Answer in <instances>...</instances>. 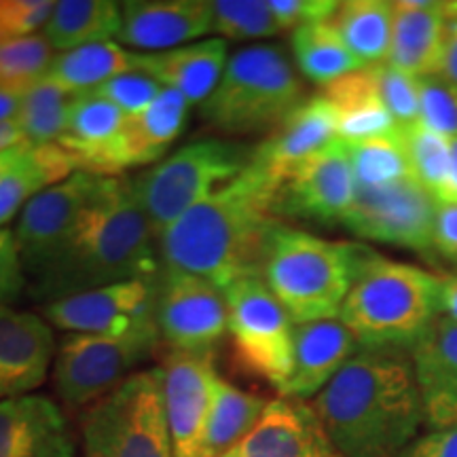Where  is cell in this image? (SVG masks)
I'll return each instance as SVG.
<instances>
[{"label": "cell", "instance_id": "cell-51", "mask_svg": "<svg viewBox=\"0 0 457 457\" xmlns=\"http://www.w3.org/2000/svg\"><path fill=\"white\" fill-rule=\"evenodd\" d=\"M28 145L24 131H21L17 121H4L0 123V153L9 151V148Z\"/></svg>", "mask_w": 457, "mask_h": 457}, {"label": "cell", "instance_id": "cell-14", "mask_svg": "<svg viewBox=\"0 0 457 457\" xmlns=\"http://www.w3.org/2000/svg\"><path fill=\"white\" fill-rule=\"evenodd\" d=\"M356 188L345 142L335 140L279 182L273 214L318 225H343L356 199Z\"/></svg>", "mask_w": 457, "mask_h": 457}, {"label": "cell", "instance_id": "cell-29", "mask_svg": "<svg viewBox=\"0 0 457 457\" xmlns=\"http://www.w3.org/2000/svg\"><path fill=\"white\" fill-rule=\"evenodd\" d=\"M121 3L112 0H62L55 3L43 37L55 54L96 43H112L121 32Z\"/></svg>", "mask_w": 457, "mask_h": 457}, {"label": "cell", "instance_id": "cell-11", "mask_svg": "<svg viewBox=\"0 0 457 457\" xmlns=\"http://www.w3.org/2000/svg\"><path fill=\"white\" fill-rule=\"evenodd\" d=\"M438 204L432 195L407 179L381 188H356L352 210L343 227L369 242L396 245L430 256L434 245V220Z\"/></svg>", "mask_w": 457, "mask_h": 457}, {"label": "cell", "instance_id": "cell-24", "mask_svg": "<svg viewBox=\"0 0 457 457\" xmlns=\"http://www.w3.org/2000/svg\"><path fill=\"white\" fill-rule=\"evenodd\" d=\"M430 430L457 426V322L441 316L411 350Z\"/></svg>", "mask_w": 457, "mask_h": 457}, {"label": "cell", "instance_id": "cell-26", "mask_svg": "<svg viewBox=\"0 0 457 457\" xmlns=\"http://www.w3.org/2000/svg\"><path fill=\"white\" fill-rule=\"evenodd\" d=\"M449 15L445 3H394L392 47L386 64L411 77H436L441 71Z\"/></svg>", "mask_w": 457, "mask_h": 457}, {"label": "cell", "instance_id": "cell-28", "mask_svg": "<svg viewBox=\"0 0 457 457\" xmlns=\"http://www.w3.org/2000/svg\"><path fill=\"white\" fill-rule=\"evenodd\" d=\"M188 111H191V104L185 96L174 89H163L146 111L125 119L121 138H119V157H121L123 171L163 159L168 148L185 129Z\"/></svg>", "mask_w": 457, "mask_h": 457}, {"label": "cell", "instance_id": "cell-12", "mask_svg": "<svg viewBox=\"0 0 457 457\" xmlns=\"http://www.w3.org/2000/svg\"><path fill=\"white\" fill-rule=\"evenodd\" d=\"M157 284L153 278L125 279L41 307L54 328L79 335L125 337L157 328Z\"/></svg>", "mask_w": 457, "mask_h": 457}, {"label": "cell", "instance_id": "cell-9", "mask_svg": "<svg viewBox=\"0 0 457 457\" xmlns=\"http://www.w3.org/2000/svg\"><path fill=\"white\" fill-rule=\"evenodd\" d=\"M233 353L245 373L282 390L295 367V322L262 276L237 279L225 290Z\"/></svg>", "mask_w": 457, "mask_h": 457}, {"label": "cell", "instance_id": "cell-40", "mask_svg": "<svg viewBox=\"0 0 457 457\" xmlns=\"http://www.w3.org/2000/svg\"><path fill=\"white\" fill-rule=\"evenodd\" d=\"M420 83V123L443 138L457 140V85L443 77H421Z\"/></svg>", "mask_w": 457, "mask_h": 457}, {"label": "cell", "instance_id": "cell-35", "mask_svg": "<svg viewBox=\"0 0 457 457\" xmlns=\"http://www.w3.org/2000/svg\"><path fill=\"white\" fill-rule=\"evenodd\" d=\"M411 163V174L436 204H457L451 185V142L426 125L400 129Z\"/></svg>", "mask_w": 457, "mask_h": 457}, {"label": "cell", "instance_id": "cell-6", "mask_svg": "<svg viewBox=\"0 0 457 457\" xmlns=\"http://www.w3.org/2000/svg\"><path fill=\"white\" fill-rule=\"evenodd\" d=\"M305 102L293 62L279 45H248L228 57L214 94L199 112L225 136L273 134Z\"/></svg>", "mask_w": 457, "mask_h": 457}, {"label": "cell", "instance_id": "cell-3", "mask_svg": "<svg viewBox=\"0 0 457 457\" xmlns=\"http://www.w3.org/2000/svg\"><path fill=\"white\" fill-rule=\"evenodd\" d=\"M312 407L345 457H394L426 424L413 360L400 350L360 347Z\"/></svg>", "mask_w": 457, "mask_h": 457}, {"label": "cell", "instance_id": "cell-50", "mask_svg": "<svg viewBox=\"0 0 457 457\" xmlns=\"http://www.w3.org/2000/svg\"><path fill=\"white\" fill-rule=\"evenodd\" d=\"M30 146L32 145H21L0 153V182L7 179L9 174H13V171L26 162L28 153H30Z\"/></svg>", "mask_w": 457, "mask_h": 457}, {"label": "cell", "instance_id": "cell-2", "mask_svg": "<svg viewBox=\"0 0 457 457\" xmlns=\"http://www.w3.org/2000/svg\"><path fill=\"white\" fill-rule=\"evenodd\" d=\"M278 185L250 162L242 174L170 225L159 237L162 267L205 278L225 290L261 276Z\"/></svg>", "mask_w": 457, "mask_h": 457}, {"label": "cell", "instance_id": "cell-30", "mask_svg": "<svg viewBox=\"0 0 457 457\" xmlns=\"http://www.w3.org/2000/svg\"><path fill=\"white\" fill-rule=\"evenodd\" d=\"M267 404L259 394L245 392L220 375L216 377L199 457H219L236 449L259 424Z\"/></svg>", "mask_w": 457, "mask_h": 457}, {"label": "cell", "instance_id": "cell-43", "mask_svg": "<svg viewBox=\"0 0 457 457\" xmlns=\"http://www.w3.org/2000/svg\"><path fill=\"white\" fill-rule=\"evenodd\" d=\"M54 7L51 0H0V43L34 37L47 26Z\"/></svg>", "mask_w": 457, "mask_h": 457}, {"label": "cell", "instance_id": "cell-25", "mask_svg": "<svg viewBox=\"0 0 457 457\" xmlns=\"http://www.w3.org/2000/svg\"><path fill=\"white\" fill-rule=\"evenodd\" d=\"M227 62L228 45L225 38L219 37L159 51V54L136 51V71L153 77L165 89L179 91L191 106H202L214 94Z\"/></svg>", "mask_w": 457, "mask_h": 457}, {"label": "cell", "instance_id": "cell-19", "mask_svg": "<svg viewBox=\"0 0 457 457\" xmlns=\"http://www.w3.org/2000/svg\"><path fill=\"white\" fill-rule=\"evenodd\" d=\"M128 114L94 91L72 96L68 128L55 142L72 159L77 171L94 176H121L119 138Z\"/></svg>", "mask_w": 457, "mask_h": 457}, {"label": "cell", "instance_id": "cell-42", "mask_svg": "<svg viewBox=\"0 0 457 457\" xmlns=\"http://www.w3.org/2000/svg\"><path fill=\"white\" fill-rule=\"evenodd\" d=\"M165 87L162 83H157L155 79L148 77L145 72H125L119 77L111 79L100 87L91 89L94 94H98L100 98H104L123 111L128 117H134L142 111H146L159 98Z\"/></svg>", "mask_w": 457, "mask_h": 457}, {"label": "cell", "instance_id": "cell-37", "mask_svg": "<svg viewBox=\"0 0 457 457\" xmlns=\"http://www.w3.org/2000/svg\"><path fill=\"white\" fill-rule=\"evenodd\" d=\"M356 185L362 188H381L396 185L411 174V163L400 129L392 136L345 142Z\"/></svg>", "mask_w": 457, "mask_h": 457}, {"label": "cell", "instance_id": "cell-7", "mask_svg": "<svg viewBox=\"0 0 457 457\" xmlns=\"http://www.w3.org/2000/svg\"><path fill=\"white\" fill-rule=\"evenodd\" d=\"M85 457H174L162 367L138 370L81 415Z\"/></svg>", "mask_w": 457, "mask_h": 457}, {"label": "cell", "instance_id": "cell-27", "mask_svg": "<svg viewBox=\"0 0 457 457\" xmlns=\"http://www.w3.org/2000/svg\"><path fill=\"white\" fill-rule=\"evenodd\" d=\"M339 121V140L358 142L392 136L400 129L381 96L377 66L360 68L324 87Z\"/></svg>", "mask_w": 457, "mask_h": 457}, {"label": "cell", "instance_id": "cell-52", "mask_svg": "<svg viewBox=\"0 0 457 457\" xmlns=\"http://www.w3.org/2000/svg\"><path fill=\"white\" fill-rule=\"evenodd\" d=\"M20 94H15V91L0 85V123L15 121L17 111H20Z\"/></svg>", "mask_w": 457, "mask_h": 457}, {"label": "cell", "instance_id": "cell-22", "mask_svg": "<svg viewBox=\"0 0 457 457\" xmlns=\"http://www.w3.org/2000/svg\"><path fill=\"white\" fill-rule=\"evenodd\" d=\"M339 140V121L324 96L305 100L288 119L253 148V163L279 187L296 165Z\"/></svg>", "mask_w": 457, "mask_h": 457}, {"label": "cell", "instance_id": "cell-5", "mask_svg": "<svg viewBox=\"0 0 457 457\" xmlns=\"http://www.w3.org/2000/svg\"><path fill=\"white\" fill-rule=\"evenodd\" d=\"M441 318V278L375 254L343 303L339 320L364 350L409 352Z\"/></svg>", "mask_w": 457, "mask_h": 457}, {"label": "cell", "instance_id": "cell-44", "mask_svg": "<svg viewBox=\"0 0 457 457\" xmlns=\"http://www.w3.org/2000/svg\"><path fill=\"white\" fill-rule=\"evenodd\" d=\"M28 290V278L15 233L0 228V310L11 307Z\"/></svg>", "mask_w": 457, "mask_h": 457}, {"label": "cell", "instance_id": "cell-48", "mask_svg": "<svg viewBox=\"0 0 457 457\" xmlns=\"http://www.w3.org/2000/svg\"><path fill=\"white\" fill-rule=\"evenodd\" d=\"M445 7H447L449 24L447 37H445V51L438 77L457 85V3H445Z\"/></svg>", "mask_w": 457, "mask_h": 457}, {"label": "cell", "instance_id": "cell-13", "mask_svg": "<svg viewBox=\"0 0 457 457\" xmlns=\"http://www.w3.org/2000/svg\"><path fill=\"white\" fill-rule=\"evenodd\" d=\"M155 320L170 350H214L228 333L225 293L210 279L162 267Z\"/></svg>", "mask_w": 457, "mask_h": 457}, {"label": "cell", "instance_id": "cell-46", "mask_svg": "<svg viewBox=\"0 0 457 457\" xmlns=\"http://www.w3.org/2000/svg\"><path fill=\"white\" fill-rule=\"evenodd\" d=\"M394 457H457V426L421 434Z\"/></svg>", "mask_w": 457, "mask_h": 457}, {"label": "cell", "instance_id": "cell-34", "mask_svg": "<svg viewBox=\"0 0 457 457\" xmlns=\"http://www.w3.org/2000/svg\"><path fill=\"white\" fill-rule=\"evenodd\" d=\"M293 55L301 74L318 85L335 83L364 68L356 55L347 49L345 41L330 21H313L299 26L293 32Z\"/></svg>", "mask_w": 457, "mask_h": 457}, {"label": "cell", "instance_id": "cell-39", "mask_svg": "<svg viewBox=\"0 0 457 457\" xmlns=\"http://www.w3.org/2000/svg\"><path fill=\"white\" fill-rule=\"evenodd\" d=\"M55 51L43 34L0 43V85L15 94H24L49 71Z\"/></svg>", "mask_w": 457, "mask_h": 457}, {"label": "cell", "instance_id": "cell-10", "mask_svg": "<svg viewBox=\"0 0 457 457\" xmlns=\"http://www.w3.org/2000/svg\"><path fill=\"white\" fill-rule=\"evenodd\" d=\"M159 343L157 328L125 337L66 333L54 360V390L66 407L87 409L153 358Z\"/></svg>", "mask_w": 457, "mask_h": 457}, {"label": "cell", "instance_id": "cell-53", "mask_svg": "<svg viewBox=\"0 0 457 457\" xmlns=\"http://www.w3.org/2000/svg\"><path fill=\"white\" fill-rule=\"evenodd\" d=\"M451 185L457 202V140H451Z\"/></svg>", "mask_w": 457, "mask_h": 457}, {"label": "cell", "instance_id": "cell-16", "mask_svg": "<svg viewBox=\"0 0 457 457\" xmlns=\"http://www.w3.org/2000/svg\"><path fill=\"white\" fill-rule=\"evenodd\" d=\"M162 373L174 457H199L214 381L219 377L214 350H170Z\"/></svg>", "mask_w": 457, "mask_h": 457}, {"label": "cell", "instance_id": "cell-4", "mask_svg": "<svg viewBox=\"0 0 457 457\" xmlns=\"http://www.w3.org/2000/svg\"><path fill=\"white\" fill-rule=\"evenodd\" d=\"M375 250L330 242L278 222L267 239L261 276L296 324L339 318V312Z\"/></svg>", "mask_w": 457, "mask_h": 457}, {"label": "cell", "instance_id": "cell-32", "mask_svg": "<svg viewBox=\"0 0 457 457\" xmlns=\"http://www.w3.org/2000/svg\"><path fill=\"white\" fill-rule=\"evenodd\" d=\"M347 49L367 66L386 64L392 47L394 3L386 0H350L339 3L330 20Z\"/></svg>", "mask_w": 457, "mask_h": 457}, {"label": "cell", "instance_id": "cell-31", "mask_svg": "<svg viewBox=\"0 0 457 457\" xmlns=\"http://www.w3.org/2000/svg\"><path fill=\"white\" fill-rule=\"evenodd\" d=\"M136 71V51L119 43H96L55 54L45 79L66 94L79 96L104 85L119 74Z\"/></svg>", "mask_w": 457, "mask_h": 457}, {"label": "cell", "instance_id": "cell-18", "mask_svg": "<svg viewBox=\"0 0 457 457\" xmlns=\"http://www.w3.org/2000/svg\"><path fill=\"white\" fill-rule=\"evenodd\" d=\"M121 17L119 43L138 54L182 47L212 32L210 0H128Z\"/></svg>", "mask_w": 457, "mask_h": 457}, {"label": "cell", "instance_id": "cell-38", "mask_svg": "<svg viewBox=\"0 0 457 457\" xmlns=\"http://www.w3.org/2000/svg\"><path fill=\"white\" fill-rule=\"evenodd\" d=\"M231 41H262L279 34L270 3L262 0H214L212 34Z\"/></svg>", "mask_w": 457, "mask_h": 457}, {"label": "cell", "instance_id": "cell-36", "mask_svg": "<svg viewBox=\"0 0 457 457\" xmlns=\"http://www.w3.org/2000/svg\"><path fill=\"white\" fill-rule=\"evenodd\" d=\"M72 96L49 79H41L21 94L17 125L24 131L28 145H55L64 136L71 114Z\"/></svg>", "mask_w": 457, "mask_h": 457}, {"label": "cell", "instance_id": "cell-47", "mask_svg": "<svg viewBox=\"0 0 457 457\" xmlns=\"http://www.w3.org/2000/svg\"><path fill=\"white\" fill-rule=\"evenodd\" d=\"M434 245L436 253L457 261V204H438L434 220Z\"/></svg>", "mask_w": 457, "mask_h": 457}, {"label": "cell", "instance_id": "cell-54", "mask_svg": "<svg viewBox=\"0 0 457 457\" xmlns=\"http://www.w3.org/2000/svg\"><path fill=\"white\" fill-rule=\"evenodd\" d=\"M219 457H242V453H239V445H237L236 449L227 451V453H222V455H219Z\"/></svg>", "mask_w": 457, "mask_h": 457}, {"label": "cell", "instance_id": "cell-1", "mask_svg": "<svg viewBox=\"0 0 457 457\" xmlns=\"http://www.w3.org/2000/svg\"><path fill=\"white\" fill-rule=\"evenodd\" d=\"M159 271V242L134 180L98 176L71 236L55 259L28 282V293L47 305L100 286L153 278Z\"/></svg>", "mask_w": 457, "mask_h": 457}, {"label": "cell", "instance_id": "cell-23", "mask_svg": "<svg viewBox=\"0 0 457 457\" xmlns=\"http://www.w3.org/2000/svg\"><path fill=\"white\" fill-rule=\"evenodd\" d=\"M360 352V343L339 318L295 327V367L282 398L318 396Z\"/></svg>", "mask_w": 457, "mask_h": 457}, {"label": "cell", "instance_id": "cell-20", "mask_svg": "<svg viewBox=\"0 0 457 457\" xmlns=\"http://www.w3.org/2000/svg\"><path fill=\"white\" fill-rule=\"evenodd\" d=\"M242 457H345L305 400L276 398L239 443Z\"/></svg>", "mask_w": 457, "mask_h": 457}, {"label": "cell", "instance_id": "cell-33", "mask_svg": "<svg viewBox=\"0 0 457 457\" xmlns=\"http://www.w3.org/2000/svg\"><path fill=\"white\" fill-rule=\"evenodd\" d=\"M74 171L72 159L57 145H32L26 162L0 182V228L20 216L34 197Z\"/></svg>", "mask_w": 457, "mask_h": 457}, {"label": "cell", "instance_id": "cell-15", "mask_svg": "<svg viewBox=\"0 0 457 457\" xmlns=\"http://www.w3.org/2000/svg\"><path fill=\"white\" fill-rule=\"evenodd\" d=\"M98 176L74 171L37 195L17 216L13 228L26 278L30 282L55 259L87 202Z\"/></svg>", "mask_w": 457, "mask_h": 457}, {"label": "cell", "instance_id": "cell-21", "mask_svg": "<svg viewBox=\"0 0 457 457\" xmlns=\"http://www.w3.org/2000/svg\"><path fill=\"white\" fill-rule=\"evenodd\" d=\"M0 457H77L64 411L43 394L0 403Z\"/></svg>", "mask_w": 457, "mask_h": 457}, {"label": "cell", "instance_id": "cell-8", "mask_svg": "<svg viewBox=\"0 0 457 457\" xmlns=\"http://www.w3.org/2000/svg\"><path fill=\"white\" fill-rule=\"evenodd\" d=\"M253 162V148L220 138L193 140L134 179L138 202L157 242L193 205L236 180Z\"/></svg>", "mask_w": 457, "mask_h": 457}, {"label": "cell", "instance_id": "cell-49", "mask_svg": "<svg viewBox=\"0 0 457 457\" xmlns=\"http://www.w3.org/2000/svg\"><path fill=\"white\" fill-rule=\"evenodd\" d=\"M441 313L457 322V273L441 278Z\"/></svg>", "mask_w": 457, "mask_h": 457}, {"label": "cell", "instance_id": "cell-45", "mask_svg": "<svg viewBox=\"0 0 457 457\" xmlns=\"http://www.w3.org/2000/svg\"><path fill=\"white\" fill-rule=\"evenodd\" d=\"M270 7L279 30H296L313 21H330L339 9L335 0H271Z\"/></svg>", "mask_w": 457, "mask_h": 457}, {"label": "cell", "instance_id": "cell-41", "mask_svg": "<svg viewBox=\"0 0 457 457\" xmlns=\"http://www.w3.org/2000/svg\"><path fill=\"white\" fill-rule=\"evenodd\" d=\"M377 77H379L381 96H384L387 111L392 112L398 128L404 129L420 123V83H417V77L396 71L390 64L377 66Z\"/></svg>", "mask_w": 457, "mask_h": 457}, {"label": "cell", "instance_id": "cell-17", "mask_svg": "<svg viewBox=\"0 0 457 457\" xmlns=\"http://www.w3.org/2000/svg\"><path fill=\"white\" fill-rule=\"evenodd\" d=\"M57 353L54 327L43 316L0 310V403L28 396L47 379Z\"/></svg>", "mask_w": 457, "mask_h": 457}]
</instances>
